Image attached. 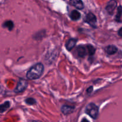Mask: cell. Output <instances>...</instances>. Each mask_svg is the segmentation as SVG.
I'll use <instances>...</instances> for the list:
<instances>
[{
    "mask_svg": "<svg viewBox=\"0 0 122 122\" xmlns=\"http://www.w3.org/2000/svg\"><path fill=\"white\" fill-rule=\"evenodd\" d=\"M81 122H89L88 121V120L87 119H86V118H83V119L81 120Z\"/></svg>",
    "mask_w": 122,
    "mask_h": 122,
    "instance_id": "19",
    "label": "cell"
},
{
    "mask_svg": "<svg viewBox=\"0 0 122 122\" xmlns=\"http://www.w3.org/2000/svg\"><path fill=\"white\" fill-rule=\"evenodd\" d=\"M10 107V101H5L4 103L0 105V113H2L7 111Z\"/></svg>",
    "mask_w": 122,
    "mask_h": 122,
    "instance_id": "12",
    "label": "cell"
},
{
    "mask_svg": "<svg viewBox=\"0 0 122 122\" xmlns=\"http://www.w3.org/2000/svg\"><path fill=\"white\" fill-rule=\"evenodd\" d=\"M76 53L80 58H84L87 54L86 49L85 46H78L76 48Z\"/></svg>",
    "mask_w": 122,
    "mask_h": 122,
    "instance_id": "8",
    "label": "cell"
},
{
    "mask_svg": "<svg viewBox=\"0 0 122 122\" xmlns=\"http://www.w3.org/2000/svg\"><path fill=\"white\" fill-rule=\"evenodd\" d=\"M2 88H1V87L0 86V94H1V92H2Z\"/></svg>",
    "mask_w": 122,
    "mask_h": 122,
    "instance_id": "20",
    "label": "cell"
},
{
    "mask_svg": "<svg viewBox=\"0 0 122 122\" xmlns=\"http://www.w3.org/2000/svg\"><path fill=\"white\" fill-rule=\"evenodd\" d=\"M69 3L78 10H82L84 8V4L82 0H70Z\"/></svg>",
    "mask_w": 122,
    "mask_h": 122,
    "instance_id": "7",
    "label": "cell"
},
{
    "mask_svg": "<svg viewBox=\"0 0 122 122\" xmlns=\"http://www.w3.org/2000/svg\"><path fill=\"white\" fill-rule=\"evenodd\" d=\"M118 35L119 36H120V37H122V27L118 31Z\"/></svg>",
    "mask_w": 122,
    "mask_h": 122,
    "instance_id": "18",
    "label": "cell"
},
{
    "mask_svg": "<svg viewBox=\"0 0 122 122\" xmlns=\"http://www.w3.org/2000/svg\"><path fill=\"white\" fill-rule=\"evenodd\" d=\"M2 26L4 28H7L10 31H11L14 28V23L11 20H7L4 23Z\"/></svg>",
    "mask_w": 122,
    "mask_h": 122,
    "instance_id": "13",
    "label": "cell"
},
{
    "mask_svg": "<svg viewBox=\"0 0 122 122\" xmlns=\"http://www.w3.org/2000/svg\"><path fill=\"white\" fill-rule=\"evenodd\" d=\"M122 14V7L121 5H120L119 7H118L117 10V13L115 17V20L118 23L121 22V15Z\"/></svg>",
    "mask_w": 122,
    "mask_h": 122,
    "instance_id": "14",
    "label": "cell"
},
{
    "mask_svg": "<svg viewBox=\"0 0 122 122\" xmlns=\"http://www.w3.org/2000/svg\"><path fill=\"white\" fill-rule=\"evenodd\" d=\"M84 21L85 23L89 24L93 28H96L97 27V17L95 16V15H94L93 13H88L85 17Z\"/></svg>",
    "mask_w": 122,
    "mask_h": 122,
    "instance_id": "3",
    "label": "cell"
},
{
    "mask_svg": "<svg viewBox=\"0 0 122 122\" xmlns=\"http://www.w3.org/2000/svg\"><path fill=\"white\" fill-rule=\"evenodd\" d=\"M105 51H106V53L109 56H112V55L116 53L118 51V49L115 45H110L107 46V47L105 48Z\"/></svg>",
    "mask_w": 122,
    "mask_h": 122,
    "instance_id": "10",
    "label": "cell"
},
{
    "mask_svg": "<svg viewBox=\"0 0 122 122\" xmlns=\"http://www.w3.org/2000/svg\"><path fill=\"white\" fill-rule=\"evenodd\" d=\"M117 2L116 0H110L108 1L106 7V10L107 13L110 15H113L114 10L117 7Z\"/></svg>",
    "mask_w": 122,
    "mask_h": 122,
    "instance_id": "5",
    "label": "cell"
},
{
    "mask_svg": "<svg viewBox=\"0 0 122 122\" xmlns=\"http://www.w3.org/2000/svg\"><path fill=\"white\" fill-rule=\"evenodd\" d=\"M44 71V65L41 63L35 64L26 73V77L29 80H35L40 78Z\"/></svg>",
    "mask_w": 122,
    "mask_h": 122,
    "instance_id": "1",
    "label": "cell"
},
{
    "mask_svg": "<svg viewBox=\"0 0 122 122\" xmlns=\"http://www.w3.org/2000/svg\"><path fill=\"white\" fill-rule=\"evenodd\" d=\"M75 107L74 106L63 105L61 108V111L64 115H69V114H71L75 111Z\"/></svg>",
    "mask_w": 122,
    "mask_h": 122,
    "instance_id": "6",
    "label": "cell"
},
{
    "mask_svg": "<svg viewBox=\"0 0 122 122\" xmlns=\"http://www.w3.org/2000/svg\"><path fill=\"white\" fill-rule=\"evenodd\" d=\"M85 112L94 119H97L99 114V108L98 106L94 103H89L86 107Z\"/></svg>",
    "mask_w": 122,
    "mask_h": 122,
    "instance_id": "2",
    "label": "cell"
},
{
    "mask_svg": "<svg viewBox=\"0 0 122 122\" xmlns=\"http://www.w3.org/2000/svg\"><path fill=\"white\" fill-rule=\"evenodd\" d=\"M28 86V83L24 79H20L18 82L17 86L14 89V92L15 93H20L23 92Z\"/></svg>",
    "mask_w": 122,
    "mask_h": 122,
    "instance_id": "4",
    "label": "cell"
},
{
    "mask_svg": "<svg viewBox=\"0 0 122 122\" xmlns=\"http://www.w3.org/2000/svg\"><path fill=\"white\" fill-rule=\"evenodd\" d=\"M86 49L87 51L88 52V54L90 56H92L95 54L96 50H95V48L93 45H91V44H88V45H86Z\"/></svg>",
    "mask_w": 122,
    "mask_h": 122,
    "instance_id": "15",
    "label": "cell"
},
{
    "mask_svg": "<svg viewBox=\"0 0 122 122\" xmlns=\"http://www.w3.org/2000/svg\"><path fill=\"white\" fill-rule=\"evenodd\" d=\"M92 91H93V87L92 86L89 87V88H88L86 90V92L88 93V94H90Z\"/></svg>",
    "mask_w": 122,
    "mask_h": 122,
    "instance_id": "17",
    "label": "cell"
},
{
    "mask_svg": "<svg viewBox=\"0 0 122 122\" xmlns=\"http://www.w3.org/2000/svg\"><path fill=\"white\" fill-rule=\"evenodd\" d=\"M76 42H77V39H74V38H71L69 39L67 42L66 44V48L69 51H70L73 50L74 47L76 45Z\"/></svg>",
    "mask_w": 122,
    "mask_h": 122,
    "instance_id": "9",
    "label": "cell"
},
{
    "mask_svg": "<svg viewBox=\"0 0 122 122\" xmlns=\"http://www.w3.org/2000/svg\"><path fill=\"white\" fill-rule=\"evenodd\" d=\"M25 102L26 104H27V105H29V106H32V105H35L36 103V101L33 98H27L25 100Z\"/></svg>",
    "mask_w": 122,
    "mask_h": 122,
    "instance_id": "16",
    "label": "cell"
},
{
    "mask_svg": "<svg viewBox=\"0 0 122 122\" xmlns=\"http://www.w3.org/2000/svg\"><path fill=\"white\" fill-rule=\"evenodd\" d=\"M70 18L73 21H77V20H79L80 18L81 17V14L77 10H73L70 13Z\"/></svg>",
    "mask_w": 122,
    "mask_h": 122,
    "instance_id": "11",
    "label": "cell"
}]
</instances>
